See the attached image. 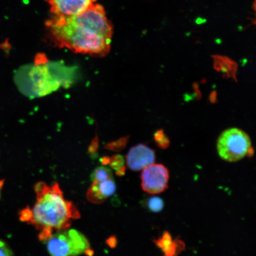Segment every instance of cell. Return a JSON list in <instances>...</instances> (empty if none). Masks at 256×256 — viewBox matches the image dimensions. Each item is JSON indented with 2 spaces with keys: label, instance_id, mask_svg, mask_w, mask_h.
I'll use <instances>...</instances> for the list:
<instances>
[{
  "label": "cell",
  "instance_id": "7c38bea8",
  "mask_svg": "<svg viewBox=\"0 0 256 256\" xmlns=\"http://www.w3.org/2000/svg\"><path fill=\"white\" fill-rule=\"evenodd\" d=\"M146 206L151 212L156 213L161 212L164 208V203L161 198L153 196L149 198Z\"/></svg>",
  "mask_w": 256,
  "mask_h": 256
},
{
  "label": "cell",
  "instance_id": "277c9868",
  "mask_svg": "<svg viewBox=\"0 0 256 256\" xmlns=\"http://www.w3.org/2000/svg\"><path fill=\"white\" fill-rule=\"evenodd\" d=\"M51 256H76L82 254L91 256L90 245L86 236L78 230H64L54 233L46 242Z\"/></svg>",
  "mask_w": 256,
  "mask_h": 256
},
{
  "label": "cell",
  "instance_id": "5bb4252c",
  "mask_svg": "<svg viewBox=\"0 0 256 256\" xmlns=\"http://www.w3.org/2000/svg\"><path fill=\"white\" fill-rule=\"evenodd\" d=\"M0 256H14L10 248L2 240H0Z\"/></svg>",
  "mask_w": 256,
  "mask_h": 256
},
{
  "label": "cell",
  "instance_id": "6da1fadb",
  "mask_svg": "<svg viewBox=\"0 0 256 256\" xmlns=\"http://www.w3.org/2000/svg\"><path fill=\"white\" fill-rule=\"evenodd\" d=\"M46 25L57 46L94 56H104L110 52L113 26L101 5L92 4L70 17L52 15Z\"/></svg>",
  "mask_w": 256,
  "mask_h": 256
},
{
  "label": "cell",
  "instance_id": "30bf717a",
  "mask_svg": "<svg viewBox=\"0 0 256 256\" xmlns=\"http://www.w3.org/2000/svg\"><path fill=\"white\" fill-rule=\"evenodd\" d=\"M154 242L164 252V256H178L184 248V242L179 240L172 242V236L168 232H165L161 238Z\"/></svg>",
  "mask_w": 256,
  "mask_h": 256
},
{
  "label": "cell",
  "instance_id": "ba28073f",
  "mask_svg": "<svg viewBox=\"0 0 256 256\" xmlns=\"http://www.w3.org/2000/svg\"><path fill=\"white\" fill-rule=\"evenodd\" d=\"M155 160L154 150L142 144L132 147L126 156L128 167L133 171L142 170L153 164Z\"/></svg>",
  "mask_w": 256,
  "mask_h": 256
},
{
  "label": "cell",
  "instance_id": "7a4b0ae2",
  "mask_svg": "<svg viewBox=\"0 0 256 256\" xmlns=\"http://www.w3.org/2000/svg\"><path fill=\"white\" fill-rule=\"evenodd\" d=\"M34 192L36 203L32 209L26 208L22 210L20 219L40 232V241L46 242L54 232L68 228L72 220L81 216L74 204L65 200L57 183L49 186L40 182L34 186Z\"/></svg>",
  "mask_w": 256,
  "mask_h": 256
},
{
  "label": "cell",
  "instance_id": "9a60e30c",
  "mask_svg": "<svg viewBox=\"0 0 256 256\" xmlns=\"http://www.w3.org/2000/svg\"><path fill=\"white\" fill-rule=\"evenodd\" d=\"M156 140L161 148H166L169 145L168 140L166 138L164 134L162 133V132L156 133Z\"/></svg>",
  "mask_w": 256,
  "mask_h": 256
},
{
  "label": "cell",
  "instance_id": "8992f818",
  "mask_svg": "<svg viewBox=\"0 0 256 256\" xmlns=\"http://www.w3.org/2000/svg\"><path fill=\"white\" fill-rule=\"evenodd\" d=\"M169 171L161 164H152L143 169L140 178L142 190L149 194H158L168 188Z\"/></svg>",
  "mask_w": 256,
  "mask_h": 256
},
{
  "label": "cell",
  "instance_id": "8fae6325",
  "mask_svg": "<svg viewBox=\"0 0 256 256\" xmlns=\"http://www.w3.org/2000/svg\"><path fill=\"white\" fill-rule=\"evenodd\" d=\"M110 178H113L111 170L105 166L96 168L91 175L92 182H102Z\"/></svg>",
  "mask_w": 256,
  "mask_h": 256
},
{
  "label": "cell",
  "instance_id": "3957f363",
  "mask_svg": "<svg viewBox=\"0 0 256 256\" xmlns=\"http://www.w3.org/2000/svg\"><path fill=\"white\" fill-rule=\"evenodd\" d=\"M64 67L57 74V66H28L22 67L15 74V82L24 94L39 97L50 94L62 86L64 80Z\"/></svg>",
  "mask_w": 256,
  "mask_h": 256
},
{
  "label": "cell",
  "instance_id": "9c48e42d",
  "mask_svg": "<svg viewBox=\"0 0 256 256\" xmlns=\"http://www.w3.org/2000/svg\"><path fill=\"white\" fill-rule=\"evenodd\" d=\"M116 190L114 178L102 182H92L86 197L90 202L100 204L114 194Z\"/></svg>",
  "mask_w": 256,
  "mask_h": 256
},
{
  "label": "cell",
  "instance_id": "5b68a950",
  "mask_svg": "<svg viewBox=\"0 0 256 256\" xmlns=\"http://www.w3.org/2000/svg\"><path fill=\"white\" fill-rule=\"evenodd\" d=\"M216 148L222 160L228 162H238L251 154V140L248 134L239 128H229L220 134Z\"/></svg>",
  "mask_w": 256,
  "mask_h": 256
},
{
  "label": "cell",
  "instance_id": "4fadbf2b",
  "mask_svg": "<svg viewBox=\"0 0 256 256\" xmlns=\"http://www.w3.org/2000/svg\"><path fill=\"white\" fill-rule=\"evenodd\" d=\"M111 162L112 168L116 170L117 172L126 168L124 167V160L122 156H115Z\"/></svg>",
  "mask_w": 256,
  "mask_h": 256
},
{
  "label": "cell",
  "instance_id": "52a82bcc",
  "mask_svg": "<svg viewBox=\"0 0 256 256\" xmlns=\"http://www.w3.org/2000/svg\"><path fill=\"white\" fill-rule=\"evenodd\" d=\"M50 7L52 15L70 17L81 14L96 0H44Z\"/></svg>",
  "mask_w": 256,
  "mask_h": 256
},
{
  "label": "cell",
  "instance_id": "2e32d148",
  "mask_svg": "<svg viewBox=\"0 0 256 256\" xmlns=\"http://www.w3.org/2000/svg\"><path fill=\"white\" fill-rule=\"evenodd\" d=\"M3 184H4V180H0V198H1V192Z\"/></svg>",
  "mask_w": 256,
  "mask_h": 256
}]
</instances>
